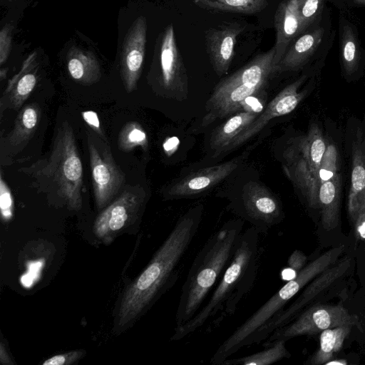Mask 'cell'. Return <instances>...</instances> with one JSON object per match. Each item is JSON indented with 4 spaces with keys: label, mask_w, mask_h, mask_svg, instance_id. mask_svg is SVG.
I'll use <instances>...</instances> for the list:
<instances>
[{
    "label": "cell",
    "mask_w": 365,
    "mask_h": 365,
    "mask_svg": "<svg viewBox=\"0 0 365 365\" xmlns=\"http://www.w3.org/2000/svg\"><path fill=\"white\" fill-rule=\"evenodd\" d=\"M203 206L190 208L177 220L152 259L125 291L115 318L119 329L145 313L178 282L185 255L197 235Z\"/></svg>",
    "instance_id": "1"
},
{
    "label": "cell",
    "mask_w": 365,
    "mask_h": 365,
    "mask_svg": "<svg viewBox=\"0 0 365 365\" xmlns=\"http://www.w3.org/2000/svg\"><path fill=\"white\" fill-rule=\"evenodd\" d=\"M259 234L252 226L242 232L232 259L205 302L188 322L174 329L171 341L180 340L202 328L207 332L213 331L235 313L256 280Z\"/></svg>",
    "instance_id": "2"
},
{
    "label": "cell",
    "mask_w": 365,
    "mask_h": 365,
    "mask_svg": "<svg viewBox=\"0 0 365 365\" xmlns=\"http://www.w3.org/2000/svg\"><path fill=\"white\" fill-rule=\"evenodd\" d=\"M243 225L241 219L225 222L195 256L182 286L175 329L193 317L205 302L233 256Z\"/></svg>",
    "instance_id": "3"
},
{
    "label": "cell",
    "mask_w": 365,
    "mask_h": 365,
    "mask_svg": "<svg viewBox=\"0 0 365 365\" xmlns=\"http://www.w3.org/2000/svg\"><path fill=\"white\" fill-rule=\"evenodd\" d=\"M19 171L30 176L32 185L40 192L58 197L71 210L81 208L83 166L68 122L58 128L50 152Z\"/></svg>",
    "instance_id": "4"
},
{
    "label": "cell",
    "mask_w": 365,
    "mask_h": 365,
    "mask_svg": "<svg viewBox=\"0 0 365 365\" xmlns=\"http://www.w3.org/2000/svg\"><path fill=\"white\" fill-rule=\"evenodd\" d=\"M344 251L343 245L334 247L307 264L222 341L211 357L210 363L222 364L241 349L250 346L256 332L282 311L314 277L336 262Z\"/></svg>",
    "instance_id": "5"
},
{
    "label": "cell",
    "mask_w": 365,
    "mask_h": 365,
    "mask_svg": "<svg viewBox=\"0 0 365 365\" xmlns=\"http://www.w3.org/2000/svg\"><path fill=\"white\" fill-rule=\"evenodd\" d=\"M327 145L319 127L312 124L287 152L285 173L312 208L319 207V173Z\"/></svg>",
    "instance_id": "6"
},
{
    "label": "cell",
    "mask_w": 365,
    "mask_h": 365,
    "mask_svg": "<svg viewBox=\"0 0 365 365\" xmlns=\"http://www.w3.org/2000/svg\"><path fill=\"white\" fill-rule=\"evenodd\" d=\"M356 319L341 305L319 304L304 309L287 324L275 329L264 341L266 346L277 339L312 335L325 329L344 325H354Z\"/></svg>",
    "instance_id": "7"
},
{
    "label": "cell",
    "mask_w": 365,
    "mask_h": 365,
    "mask_svg": "<svg viewBox=\"0 0 365 365\" xmlns=\"http://www.w3.org/2000/svg\"><path fill=\"white\" fill-rule=\"evenodd\" d=\"M351 262V258L346 256L314 277L289 306L277 313L256 332L250 346L262 343L275 329L292 321L318 294L341 277L349 269Z\"/></svg>",
    "instance_id": "8"
},
{
    "label": "cell",
    "mask_w": 365,
    "mask_h": 365,
    "mask_svg": "<svg viewBox=\"0 0 365 365\" xmlns=\"http://www.w3.org/2000/svg\"><path fill=\"white\" fill-rule=\"evenodd\" d=\"M145 193L140 186H129L96 217L93 232L97 237L110 242L137 217L145 201Z\"/></svg>",
    "instance_id": "9"
},
{
    "label": "cell",
    "mask_w": 365,
    "mask_h": 365,
    "mask_svg": "<svg viewBox=\"0 0 365 365\" xmlns=\"http://www.w3.org/2000/svg\"><path fill=\"white\" fill-rule=\"evenodd\" d=\"M237 212L260 234H267L283 218L282 208L277 198L264 186L255 182L244 188Z\"/></svg>",
    "instance_id": "10"
},
{
    "label": "cell",
    "mask_w": 365,
    "mask_h": 365,
    "mask_svg": "<svg viewBox=\"0 0 365 365\" xmlns=\"http://www.w3.org/2000/svg\"><path fill=\"white\" fill-rule=\"evenodd\" d=\"M87 143L95 201L98 209L101 210L111 202L123 183L125 175L110 150L107 148L102 150L97 146L89 133Z\"/></svg>",
    "instance_id": "11"
},
{
    "label": "cell",
    "mask_w": 365,
    "mask_h": 365,
    "mask_svg": "<svg viewBox=\"0 0 365 365\" xmlns=\"http://www.w3.org/2000/svg\"><path fill=\"white\" fill-rule=\"evenodd\" d=\"M306 78V76H302L282 90L267 106L263 112L260 115H258V116L240 133L229 146L227 150L234 149L248 141L251 138L259 133L271 119L292 112L306 95L304 91H299L300 86L305 81Z\"/></svg>",
    "instance_id": "12"
},
{
    "label": "cell",
    "mask_w": 365,
    "mask_h": 365,
    "mask_svg": "<svg viewBox=\"0 0 365 365\" xmlns=\"http://www.w3.org/2000/svg\"><path fill=\"white\" fill-rule=\"evenodd\" d=\"M239 163L235 159L191 173L165 188L163 196L166 200H176L204 192L229 176Z\"/></svg>",
    "instance_id": "13"
},
{
    "label": "cell",
    "mask_w": 365,
    "mask_h": 365,
    "mask_svg": "<svg viewBox=\"0 0 365 365\" xmlns=\"http://www.w3.org/2000/svg\"><path fill=\"white\" fill-rule=\"evenodd\" d=\"M146 31V20L144 16H140L131 26L123 42L120 71L128 93L135 89L140 76L145 56Z\"/></svg>",
    "instance_id": "14"
},
{
    "label": "cell",
    "mask_w": 365,
    "mask_h": 365,
    "mask_svg": "<svg viewBox=\"0 0 365 365\" xmlns=\"http://www.w3.org/2000/svg\"><path fill=\"white\" fill-rule=\"evenodd\" d=\"M160 66L163 87L170 91L187 93L186 70L176 43L173 24L166 27L162 36Z\"/></svg>",
    "instance_id": "15"
},
{
    "label": "cell",
    "mask_w": 365,
    "mask_h": 365,
    "mask_svg": "<svg viewBox=\"0 0 365 365\" xmlns=\"http://www.w3.org/2000/svg\"><path fill=\"white\" fill-rule=\"evenodd\" d=\"M245 27L237 23L222 24L206 31L205 42L212 67L218 76L227 73L232 63L237 36Z\"/></svg>",
    "instance_id": "16"
},
{
    "label": "cell",
    "mask_w": 365,
    "mask_h": 365,
    "mask_svg": "<svg viewBox=\"0 0 365 365\" xmlns=\"http://www.w3.org/2000/svg\"><path fill=\"white\" fill-rule=\"evenodd\" d=\"M261 89L244 84L222 88L215 86L206 103V114L202 125L207 126L217 119L235 113L241 108L242 102Z\"/></svg>",
    "instance_id": "17"
},
{
    "label": "cell",
    "mask_w": 365,
    "mask_h": 365,
    "mask_svg": "<svg viewBox=\"0 0 365 365\" xmlns=\"http://www.w3.org/2000/svg\"><path fill=\"white\" fill-rule=\"evenodd\" d=\"M275 48L257 55L244 67L223 79L216 86L222 88L235 85H247L262 88L272 74L277 73L274 60Z\"/></svg>",
    "instance_id": "18"
},
{
    "label": "cell",
    "mask_w": 365,
    "mask_h": 365,
    "mask_svg": "<svg viewBox=\"0 0 365 365\" xmlns=\"http://www.w3.org/2000/svg\"><path fill=\"white\" fill-rule=\"evenodd\" d=\"M276 42L274 60L277 68L293 40L303 32L298 15L297 0H283L274 15Z\"/></svg>",
    "instance_id": "19"
},
{
    "label": "cell",
    "mask_w": 365,
    "mask_h": 365,
    "mask_svg": "<svg viewBox=\"0 0 365 365\" xmlns=\"http://www.w3.org/2000/svg\"><path fill=\"white\" fill-rule=\"evenodd\" d=\"M365 200V132L358 129L352 141L351 185L348 212L353 219Z\"/></svg>",
    "instance_id": "20"
},
{
    "label": "cell",
    "mask_w": 365,
    "mask_h": 365,
    "mask_svg": "<svg viewBox=\"0 0 365 365\" xmlns=\"http://www.w3.org/2000/svg\"><path fill=\"white\" fill-rule=\"evenodd\" d=\"M32 63L33 59L28 58L19 73L9 81L0 99L1 115L4 109L20 108L35 88L37 75Z\"/></svg>",
    "instance_id": "21"
},
{
    "label": "cell",
    "mask_w": 365,
    "mask_h": 365,
    "mask_svg": "<svg viewBox=\"0 0 365 365\" xmlns=\"http://www.w3.org/2000/svg\"><path fill=\"white\" fill-rule=\"evenodd\" d=\"M41 119V108L32 103L24 106L14 122L13 129L3 140V147L9 153H16L34 135Z\"/></svg>",
    "instance_id": "22"
},
{
    "label": "cell",
    "mask_w": 365,
    "mask_h": 365,
    "mask_svg": "<svg viewBox=\"0 0 365 365\" xmlns=\"http://www.w3.org/2000/svg\"><path fill=\"white\" fill-rule=\"evenodd\" d=\"M324 29L318 28L301 36L290 46L277 68V73L294 71L304 64L320 44Z\"/></svg>",
    "instance_id": "23"
},
{
    "label": "cell",
    "mask_w": 365,
    "mask_h": 365,
    "mask_svg": "<svg viewBox=\"0 0 365 365\" xmlns=\"http://www.w3.org/2000/svg\"><path fill=\"white\" fill-rule=\"evenodd\" d=\"M341 190L340 173L320 183L319 207L321 210L322 226L325 230H331L339 224Z\"/></svg>",
    "instance_id": "24"
},
{
    "label": "cell",
    "mask_w": 365,
    "mask_h": 365,
    "mask_svg": "<svg viewBox=\"0 0 365 365\" xmlns=\"http://www.w3.org/2000/svg\"><path fill=\"white\" fill-rule=\"evenodd\" d=\"M259 113L253 110H246L235 113L225 123L217 127L210 138V147L217 155L227 151L229 146L257 116Z\"/></svg>",
    "instance_id": "25"
},
{
    "label": "cell",
    "mask_w": 365,
    "mask_h": 365,
    "mask_svg": "<svg viewBox=\"0 0 365 365\" xmlns=\"http://www.w3.org/2000/svg\"><path fill=\"white\" fill-rule=\"evenodd\" d=\"M67 68L71 77L83 85H91L101 76L100 66L95 56L73 47L67 56Z\"/></svg>",
    "instance_id": "26"
},
{
    "label": "cell",
    "mask_w": 365,
    "mask_h": 365,
    "mask_svg": "<svg viewBox=\"0 0 365 365\" xmlns=\"http://www.w3.org/2000/svg\"><path fill=\"white\" fill-rule=\"evenodd\" d=\"M351 325L339 326L322 331L319 349L309 359L311 365L325 364L343 346L346 337L351 331Z\"/></svg>",
    "instance_id": "27"
},
{
    "label": "cell",
    "mask_w": 365,
    "mask_h": 365,
    "mask_svg": "<svg viewBox=\"0 0 365 365\" xmlns=\"http://www.w3.org/2000/svg\"><path fill=\"white\" fill-rule=\"evenodd\" d=\"M284 339L272 341L259 351L239 358L227 359L222 365H270L283 359L289 358L291 354L287 349Z\"/></svg>",
    "instance_id": "28"
},
{
    "label": "cell",
    "mask_w": 365,
    "mask_h": 365,
    "mask_svg": "<svg viewBox=\"0 0 365 365\" xmlns=\"http://www.w3.org/2000/svg\"><path fill=\"white\" fill-rule=\"evenodd\" d=\"M195 4L205 9L252 14L267 7V0H194Z\"/></svg>",
    "instance_id": "29"
},
{
    "label": "cell",
    "mask_w": 365,
    "mask_h": 365,
    "mask_svg": "<svg viewBox=\"0 0 365 365\" xmlns=\"http://www.w3.org/2000/svg\"><path fill=\"white\" fill-rule=\"evenodd\" d=\"M341 58L344 71L351 75L358 68L361 52L357 38L349 25H344L340 35Z\"/></svg>",
    "instance_id": "30"
},
{
    "label": "cell",
    "mask_w": 365,
    "mask_h": 365,
    "mask_svg": "<svg viewBox=\"0 0 365 365\" xmlns=\"http://www.w3.org/2000/svg\"><path fill=\"white\" fill-rule=\"evenodd\" d=\"M148 137L143 128L138 122L125 123L118 135V145L123 152H129L136 147L148 150Z\"/></svg>",
    "instance_id": "31"
},
{
    "label": "cell",
    "mask_w": 365,
    "mask_h": 365,
    "mask_svg": "<svg viewBox=\"0 0 365 365\" xmlns=\"http://www.w3.org/2000/svg\"><path fill=\"white\" fill-rule=\"evenodd\" d=\"M324 0H297L298 15L303 32L322 13Z\"/></svg>",
    "instance_id": "32"
},
{
    "label": "cell",
    "mask_w": 365,
    "mask_h": 365,
    "mask_svg": "<svg viewBox=\"0 0 365 365\" xmlns=\"http://www.w3.org/2000/svg\"><path fill=\"white\" fill-rule=\"evenodd\" d=\"M0 209L1 218L4 221H8L13 217L14 199L11 190L3 178V173L0 172Z\"/></svg>",
    "instance_id": "33"
},
{
    "label": "cell",
    "mask_w": 365,
    "mask_h": 365,
    "mask_svg": "<svg viewBox=\"0 0 365 365\" xmlns=\"http://www.w3.org/2000/svg\"><path fill=\"white\" fill-rule=\"evenodd\" d=\"M86 352L83 350L71 351L55 355L45 360L43 365H69L81 359Z\"/></svg>",
    "instance_id": "34"
},
{
    "label": "cell",
    "mask_w": 365,
    "mask_h": 365,
    "mask_svg": "<svg viewBox=\"0 0 365 365\" xmlns=\"http://www.w3.org/2000/svg\"><path fill=\"white\" fill-rule=\"evenodd\" d=\"M307 257L302 251L295 250L289 257L287 265L297 274L307 265Z\"/></svg>",
    "instance_id": "35"
},
{
    "label": "cell",
    "mask_w": 365,
    "mask_h": 365,
    "mask_svg": "<svg viewBox=\"0 0 365 365\" xmlns=\"http://www.w3.org/2000/svg\"><path fill=\"white\" fill-rule=\"evenodd\" d=\"M82 117L84 121L97 133L101 140L107 143L106 138L102 131L98 116L93 110L82 112Z\"/></svg>",
    "instance_id": "36"
},
{
    "label": "cell",
    "mask_w": 365,
    "mask_h": 365,
    "mask_svg": "<svg viewBox=\"0 0 365 365\" xmlns=\"http://www.w3.org/2000/svg\"><path fill=\"white\" fill-rule=\"evenodd\" d=\"M8 26L2 29L0 33V63L2 65L7 59L11 45V36Z\"/></svg>",
    "instance_id": "37"
},
{
    "label": "cell",
    "mask_w": 365,
    "mask_h": 365,
    "mask_svg": "<svg viewBox=\"0 0 365 365\" xmlns=\"http://www.w3.org/2000/svg\"><path fill=\"white\" fill-rule=\"evenodd\" d=\"M352 220L354 221L358 237L365 240V200L361 205Z\"/></svg>",
    "instance_id": "38"
},
{
    "label": "cell",
    "mask_w": 365,
    "mask_h": 365,
    "mask_svg": "<svg viewBox=\"0 0 365 365\" xmlns=\"http://www.w3.org/2000/svg\"><path fill=\"white\" fill-rule=\"evenodd\" d=\"M0 359L1 363L3 364H14V362L12 361V359L8 354V352L6 351V349L4 346L3 343H1L0 346Z\"/></svg>",
    "instance_id": "39"
},
{
    "label": "cell",
    "mask_w": 365,
    "mask_h": 365,
    "mask_svg": "<svg viewBox=\"0 0 365 365\" xmlns=\"http://www.w3.org/2000/svg\"><path fill=\"white\" fill-rule=\"evenodd\" d=\"M346 364L347 362L345 360L338 359L337 361H329L325 364Z\"/></svg>",
    "instance_id": "40"
},
{
    "label": "cell",
    "mask_w": 365,
    "mask_h": 365,
    "mask_svg": "<svg viewBox=\"0 0 365 365\" xmlns=\"http://www.w3.org/2000/svg\"><path fill=\"white\" fill-rule=\"evenodd\" d=\"M6 70H3V69L1 70V71H0L1 80L4 79L6 77Z\"/></svg>",
    "instance_id": "41"
},
{
    "label": "cell",
    "mask_w": 365,
    "mask_h": 365,
    "mask_svg": "<svg viewBox=\"0 0 365 365\" xmlns=\"http://www.w3.org/2000/svg\"><path fill=\"white\" fill-rule=\"evenodd\" d=\"M357 4L365 6V0H354Z\"/></svg>",
    "instance_id": "42"
}]
</instances>
